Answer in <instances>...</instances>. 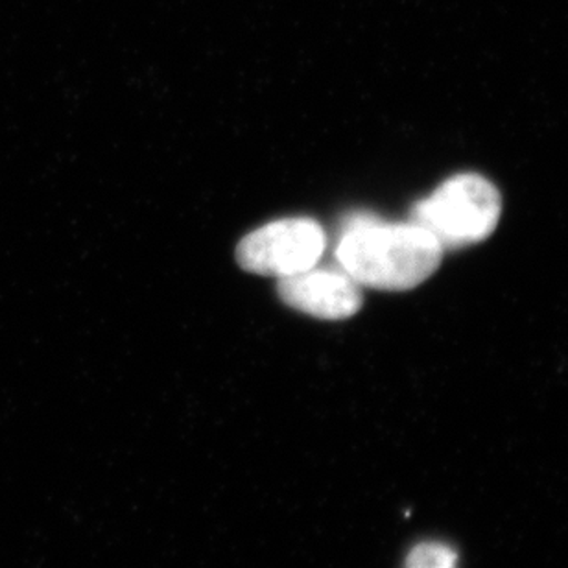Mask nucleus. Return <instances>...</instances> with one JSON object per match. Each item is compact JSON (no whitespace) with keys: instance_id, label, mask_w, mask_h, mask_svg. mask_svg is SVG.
Instances as JSON below:
<instances>
[{"instance_id":"obj_4","label":"nucleus","mask_w":568,"mask_h":568,"mask_svg":"<svg viewBox=\"0 0 568 568\" xmlns=\"http://www.w3.org/2000/svg\"><path fill=\"white\" fill-rule=\"evenodd\" d=\"M277 294L284 305L306 316L339 322L358 314L364 303L361 284L344 270H305L283 277Z\"/></svg>"},{"instance_id":"obj_2","label":"nucleus","mask_w":568,"mask_h":568,"mask_svg":"<svg viewBox=\"0 0 568 568\" xmlns=\"http://www.w3.org/2000/svg\"><path fill=\"white\" fill-rule=\"evenodd\" d=\"M503 197L480 174H458L443 181L412 209V222L425 227L443 250H459L486 241L497 230Z\"/></svg>"},{"instance_id":"obj_5","label":"nucleus","mask_w":568,"mask_h":568,"mask_svg":"<svg viewBox=\"0 0 568 568\" xmlns=\"http://www.w3.org/2000/svg\"><path fill=\"white\" fill-rule=\"evenodd\" d=\"M458 554L443 542H422L412 548L406 568H456Z\"/></svg>"},{"instance_id":"obj_1","label":"nucleus","mask_w":568,"mask_h":568,"mask_svg":"<svg viewBox=\"0 0 568 568\" xmlns=\"http://www.w3.org/2000/svg\"><path fill=\"white\" fill-rule=\"evenodd\" d=\"M442 244L416 222H384L375 214H351L339 235V268L361 286L405 292L436 274Z\"/></svg>"},{"instance_id":"obj_3","label":"nucleus","mask_w":568,"mask_h":568,"mask_svg":"<svg viewBox=\"0 0 568 568\" xmlns=\"http://www.w3.org/2000/svg\"><path fill=\"white\" fill-rule=\"evenodd\" d=\"M325 252V231L316 220L270 222L242 239L236 263L250 274L290 277L314 268Z\"/></svg>"}]
</instances>
